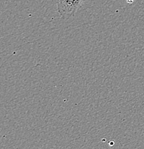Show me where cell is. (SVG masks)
I'll return each instance as SVG.
<instances>
[{
  "label": "cell",
  "mask_w": 144,
  "mask_h": 149,
  "mask_svg": "<svg viewBox=\"0 0 144 149\" xmlns=\"http://www.w3.org/2000/svg\"><path fill=\"white\" fill-rule=\"evenodd\" d=\"M125 1H126L128 4H133V3L134 2L135 0H125Z\"/></svg>",
  "instance_id": "7a4b0ae2"
},
{
  "label": "cell",
  "mask_w": 144,
  "mask_h": 149,
  "mask_svg": "<svg viewBox=\"0 0 144 149\" xmlns=\"http://www.w3.org/2000/svg\"><path fill=\"white\" fill-rule=\"evenodd\" d=\"M86 0H57V9L64 19L72 17L82 7Z\"/></svg>",
  "instance_id": "6da1fadb"
}]
</instances>
